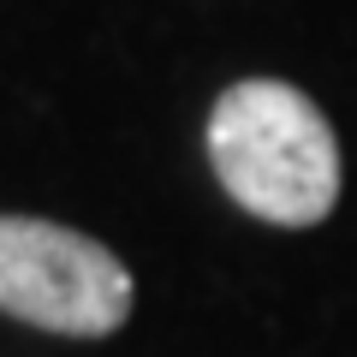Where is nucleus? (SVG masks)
<instances>
[{
	"label": "nucleus",
	"mask_w": 357,
	"mask_h": 357,
	"mask_svg": "<svg viewBox=\"0 0 357 357\" xmlns=\"http://www.w3.org/2000/svg\"><path fill=\"white\" fill-rule=\"evenodd\" d=\"M220 191L268 227H321L340 203V137L298 84L244 77L208 114Z\"/></svg>",
	"instance_id": "1"
},
{
	"label": "nucleus",
	"mask_w": 357,
	"mask_h": 357,
	"mask_svg": "<svg viewBox=\"0 0 357 357\" xmlns=\"http://www.w3.org/2000/svg\"><path fill=\"white\" fill-rule=\"evenodd\" d=\"M137 280L77 227L42 215H0V316L66 340H102L126 328Z\"/></svg>",
	"instance_id": "2"
}]
</instances>
